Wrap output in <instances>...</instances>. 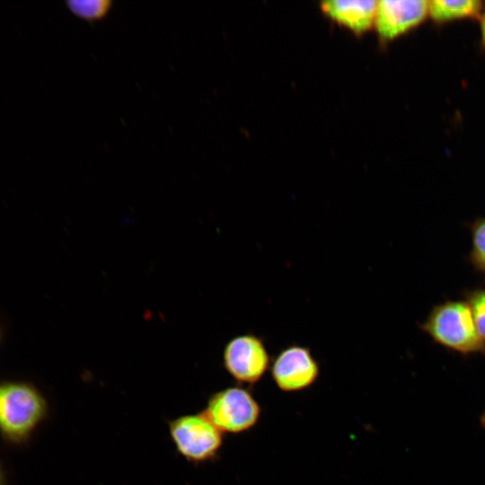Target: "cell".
<instances>
[{
    "mask_svg": "<svg viewBox=\"0 0 485 485\" xmlns=\"http://www.w3.org/2000/svg\"><path fill=\"white\" fill-rule=\"evenodd\" d=\"M48 405L45 396L26 382L0 383V434L12 444H23L45 420Z\"/></svg>",
    "mask_w": 485,
    "mask_h": 485,
    "instance_id": "1",
    "label": "cell"
},
{
    "mask_svg": "<svg viewBox=\"0 0 485 485\" xmlns=\"http://www.w3.org/2000/svg\"><path fill=\"white\" fill-rule=\"evenodd\" d=\"M423 327L436 341L458 352L484 350L469 304L449 302L436 307Z\"/></svg>",
    "mask_w": 485,
    "mask_h": 485,
    "instance_id": "2",
    "label": "cell"
},
{
    "mask_svg": "<svg viewBox=\"0 0 485 485\" xmlns=\"http://www.w3.org/2000/svg\"><path fill=\"white\" fill-rule=\"evenodd\" d=\"M176 451L194 464L212 462L223 446V433L204 412L185 414L168 421Z\"/></svg>",
    "mask_w": 485,
    "mask_h": 485,
    "instance_id": "3",
    "label": "cell"
},
{
    "mask_svg": "<svg viewBox=\"0 0 485 485\" xmlns=\"http://www.w3.org/2000/svg\"><path fill=\"white\" fill-rule=\"evenodd\" d=\"M203 412L223 434L237 435L258 424L261 407L249 389L237 385L212 393Z\"/></svg>",
    "mask_w": 485,
    "mask_h": 485,
    "instance_id": "4",
    "label": "cell"
},
{
    "mask_svg": "<svg viewBox=\"0 0 485 485\" xmlns=\"http://www.w3.org/2000/svg\"><path fill=\"white\" fill-rule=\"evenodd\" d=\"M223 365L237 384L253 385L270 368L271 360L260 338L242 334L231 339L225 346Z\"/></svg>",
    "mask_w": 485,
    "mask_h": 485,
    "instance_id": "5",
    "label": "cell"
},
{
    "mask_svg": "<svg viewBox=\"0 0 485 485\" xmlns=\"http://www.w3.org/2000/svg\"><path fill=\"white\" fill-rule=\"evenodd\" d=\"M271 377L284 392L304 391L317 381L320 366L311 350L300 345L283 348L271 361Z\"/></svg>",
    "mask_w": 485,
    "mask_h": 485,
    "instance_id": "6",
    "label": "cell"
},
{
    "mask_svg": "<svg viewBox=\"0 0 485 485\" xmlns=\"http://www.w3.org/2000/svg\"><path fill=\"white\" fill-rule=\"evenodd\" d=\"M428 16V1H378L375 29L379 40L388 43L420 25Z\"/></svg>",
    "mask_w": 485,
    "mask_h": 485,
    "instance_id": "7",
    "label": "cell"
},
{
    "mask_svg": "<svg viewBox=\"0 0 485 485\" xmlns=\"http://www.w3.org/2000/svg\"><path fill=\"white\" fill-rule=\"evenodd\" d=\"M378 1L333 0L321 3L324 15L339 25L361 35L375 28Z\"/></svg>",
    "mask_w": 485,
    "mask_h": 485,
    "instance_id": "8",
    "label": "cell"
},
{
    "mask_svg": "<svg viewBox=\"0 0 485 485\" xmlns=\"http://www.w3.org/2000/svg\"><path fill=\"white\" fill-rule=\"evenodd\" d=\"M484 3L480 0L428 1V16L438 24L467 18H480Z\"/></svg>",
    "mask_w": 485,
    "mask_h": 485,
    "instance_id": "9",
    "label": "cell"
},
{
    "mask_svg": "<svg viewBox=\"0 0 485 485\" xmlns=\"http://www.w3.org/2000/svg\"><path fill=\"white\" fill-rule=\"evenodd\" d=\"M66 4L74 14L86 21L103 18L112 5V3L108 0H74Z\"/></svg>",
    "mask_w": 485,
    "mask_h": 485,
    "instance_id": "10",
    "label": "cell"
},
{
    "mask_svg": "<svg viewBox=\"0 0 485 485\" xmlns=\"http://www.w3.org/2000/svg\"><path fill=\"white\" fill-rule=\"evenodd\" d=\"M471 307L477 331L485 342V290L478 291L470 297Z\"/></svg>",
    "mask_w": 485,
    "mask_h": 485,
    "instance_id": "11",
    "label": "cell"
},
{
    "mask_svg": "<svg viewBox=\"0 0 485 485\" xmlns=\"http://www.w3.org/2000/svg\"><path fill=\"white\" fill-rule=\"evenodd\" d=\"M472 256L479 268L485 269V218L473 228Z\"/></svg>",
    "mask_w": 485,
    "mask_h": 485,
    "instance_id": "12",
    "label": "cell"
},
{
    "mask_svg": "<svg viewBox=\"0 0 485 485\" xmlns=\"http://www.w3.org/2000/svg\"><path fill=\"white\" fill-rule=\"evenodd\" d=\"M480 19L481 22V40L483 48H485V9L483 10Z\"/></svg>",
    "mask_w": 485,
    "mask_h": 485,
    "instance_id": "13",
    "label": "cell"
},
{
    "mask_svg": "<svg viewBox=\"0 0 485 485\" xmlns=\"http://www.w3.org/2000/svg\"><path fill=\"white\" fill-rule=\"evenodd\" d=\"M480 425L483 429H485V410L480 417Z\"/></svg>",
    "mask_w": 485,
    "mask_h": 485,
    "instance_id": "14",
    "label": "cell"
},
{
    "mask_svg": "<svg viewBox=\"0 0 485 485\" xmlns=\"http://www.w3.org/2000/svg\"><path fill=\"white\" fill-rule=\"evenodd\" d=\"M4 476L2 466L0 465V485H4Z\"/></svg>",
    "mask_w": 485,
    "mask_h": 485,
    "instance_id": "15",
    "label": "cell"
},
{
    "mask_svg": "<svg viewBox=\"0 0 485 485\" xmlns=\"http://www.w3.org/2000/svg\"><path fill=\"white\" fill-rule=\"evenodd\" d=\"M1 337H2V331H1V327H0V340H1Z\"/></svg>",
    "mask_w": 485,
    "mask_h": 485,
    "instance_id": "16",
    "label": "cell"
}]
</instances>
